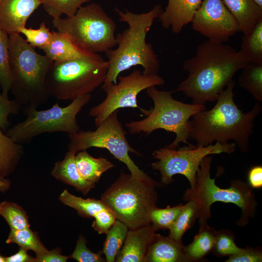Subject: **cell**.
Segmentation results:
<instances>
[{
  "label": "cell",
  "instance_id": "cell-20",
  "mask_svg": "<svg viewBox=\"0 0 262 262\" xmlns=\"http://www.w3.org/2000/svg\"><path fill=\"white\" fill-rule=\"evenodd\" d=\"M76 154V153L68 150L62 161L55 163L51 174L56 179L74 187L76 190L86 195L96 185L86 180L80 174L77 167Z\"/></svg>",
  "mask_w": 262,
  "mask_h": 262
},
{
  "label": "cell",
  "instance_id": "cell-32",
  "mask_svg": "<svg viewBox=\"0 0 262 262\" xmlns=\"http://www.w3.org/2000/svg\"><path fill=\"white\" fill-rule=\"evenodd\" d=\"M0 215L5 219L11 229L19 230L30 227L26 213L15 203L8 201L0 203Z\"/></svg>",
  "mask_w": 262,
  "mask_h": 262
},
{
  "label": "cell",
  "instance_id": "cell-35",
  "mask_svg": "<svg viewBox=\"0 0 262 262\" xmlns=\"http://www.w3.org/2000/svg\"><path fill=\"white\" fill-rule=\"evenodd\" d=\"M18 32L25 35L26 41L31 46L42 50L49 43L52 36V32L47 28L45 21L40 23L37 29L24 27L20 28Z\"/></svg>",
  "mask_w": 262,
  "mask_h": 262
},
{
  "label": "cell",
  "instance_id": "cell-39",
  "mask_svg": "<svg viewBox=\"0 0 262 262\" xmlns=\"http://www.w3.org/2000/svg\"><path fill=\"white\" fill-rule=\"evenodd\" d=\"M262 253L260 250L251 248H242L239 252L229 256L226 262H260Z\"/></svg>",
  "mask_w": 262,
  "mask_h": 262
},
{
  "label": "cell",
  "instance_id": "cell-26",
  "mask_svg": "<svg viewBox=\"0 0 262 262\" xmlns=\"http://www.w3.org/2000/svg\"><path fill=\"white\" fill-rule=\"evenodd\" d=\"M215 234L207 225L200 229L193 242L184 246L188 262L201 259L210 251L214 246Z\"/></svg>",
  "mask_w": 262,
  "mask_h": 262
},
{
  "label": "cell",
  "instance_id": "cell-42",
  "mask_svg": "<svg viewBox=\"0 0 262 262\" xmlns=\"http://www.w3.org/2000/svg\"><path fill=\"white\" fill-rule=\"evenodd\" d=\"M28 250L20 247L15 254L6 257V262H33L34 258L27 253Z\"/></svg>",
  "mask_w": 262,
  "mask_h": 262
},
{
  "label": "cell",
  "instance_id": "cell-34",
  "mask_svg": "<svg viewBox=\"0 0 262 262\" xmlns=\"http://www.w3.org/2000/svg\"><path fill=\"white\" fill-rule=\"evenodd\" d=\"M183 204H179L174 207L167 206L165 208L157 207L150 213V223L158 229H169L181 211Z\"/></svg>",
  "mask_w": 262,
  "mask_h": 262
},
{
  "label": "cell",
  "instance_id": "cell-17",
  "mask_svg": "<svg viewBox=\"0 0 262 262\" xmlns=\"http://www.w3.org/2000/svg\"><path fill=\"white\" fill-rule=\"evenodd\" d=\"M157 230L151 224L137 229H129L115 262H146L148 248Z\"/></svg>",
  "mask_w": 262,
  "mask_h": 262
},
{
  "label": "cell",
  "instance_id": "cell-40",
  "mask_svg": "<svg viewBox=\"0 0 262 262\" xmlns=\"http://www.w3.org/2000/svg\"><path fill=\"white\" fill-rule=\"evenodd\" d=\"M69 258V256L61 255L59 248H55L36 255L33 262H66Z\"/></svg>",
  "mask_w": 262,
  "mask_h": 262
},
{
  "label": "cell",
  "instance_id": "cell-24",
  "mask_svg": "<svg viewBox=\"0 0 262 262\" xmlns=\"http://www.w3.org/2000/svg\"><path fill=\"white\" fill-rule=\"evenodd\" d=\"M0 127V178H4L16 168L23 153L20 143L3 132Z\"/></svg>",
  "mask_w": 262,
  "mask_h": 262
},
{
  "label": "cell",
  "instance_id": "cell-43",
  "mask_svg": "<svg viewBox=\"0 0 262 262\" xmlns=\"http://www.w3.org/2000/svg\"><path fill=\"white\" fill-rule=\"evenodd\" d=\"M9 181L4 179V178H0V190L2 191L6 190V187L9 186Z\"/></svg>",
  "mask_w": 262,
  "mask_h": 262
},
{
  "label": "cell",
  "instance_id": "cell-9",
  "mask_svg": "<svg viewBox=\"0 0 262 262\" xmlns=\"http://www.w3.org/2000/svg\"><path fill=\"white\" fill-rule=\"evenodd\" d=\"M52 25L57 31L68 34L83 51L106 52L116 45L115 23L95 2L82 6L72 16L53 19Z\"/></svg>",
  "mask_w": 262,
  "mask_h": 262
},
{
  "label": "cell",
  "instance_id": "cell-38",
  "mask_svg": "<svg viewBox=\"0 0 262 262\" xmlns=\"http://www.w3.org/2000/svg\"><path fill=\"white\" fill-rule=\"evenodd\" d=\"M216 252L221 256L231 255L240 251L232 237L225 233H216L214 246Z\"/></svg>",
  "mask_w": 262,
  "mask_h": 262
},
{
  "label": "cell",
  "instance_id": "cell-41",
  "mask_svg": "<svg viewBox=\"0 0 262 262\" xmlns=\"http://www.w3.org/2000/svg\"><path fill=\"white\" fill-rule=\"evenodd\" d=\"M248 183L252 188H259L262 186V166L255 165L248 172Z\"/></svg>",
  "mask_w": 262,
  "mask_h": 262
},
{
  "label": "cell",
  "instance_id": "cell-16",
  "mask_svg": "<svg viewBox=\"0 0 262 262\" xmlns=\"http://www.w3.org/2000/svg\"><path fill=\"white\" fill-rule=\"evenodd\" d=\"M41 4V0H0V27L9 35L19 33Z\"/></svg>",
  "mask_w": 262,
  "mask_h": 262
},
{
  "label": "cell",
  "instance_id": "cell-37",
  "mask_svg": "<svg viewBox=\"0 0 262 262\" xmlns=\"http://www.w3.org/2000/svg\"><path fill=\"white\" fill-rule=\"evenodd\" d=\"M21 109L22 106L16 100H9L0 92V127L3 131L9 126V115L18 114Z\"/></svg>",
  "mask_w": 262,
  "mask_h": 262
},
{
  "label": "cell",
  "instance_id": "cell-44",
  "mask_svg": "<svg viewBox=\"0 0 262 262\" xmlns=\"http://www.w3.org/2000/svg\"><path fill=\"white\" fill-rule=\"evenodd\" d=\"M260 7L262 8V0H253Z\"/></svg>",
  "mask_w": 262,
  "mask_h": 262
},
{
  "label": "cell",
  "instance_id": "cell-12",
  "mask_svg": "<svg viewBox=\"0 0 262 262\" xmlns=\"http://www.w3.org/2000/svg\"><path fill=\"white\" fill-rule=\"evenodd\" d=\"M188 145L178 149L165 147L153 152V157L157 161L151 165L154 170L160 171L162 183L169 184L174 181L173 176L180 174L187 179L190 188H193L197 171L205 157L222 153L230 154L235 151L236 147L234 143L215 142L207 146H194L191 144Z\"/></svg>",
  "mask_w": 262,
  "mask_h": 262
},
{
  "label": "cell",
  "instance_id": "cell-25",
  "mask_svg": "<svg viewBox=\"0 0 262 262\" xmlns=\"http://www.w3.org/2000/svg\"><path fill=\"white\" fill-rule=\"evenodd\" d=\"M239 77L240 87L247 90L258 102L262 101V63H249Z\"/></svg>",
  "mask_w": 262,
  "mask_h": 262
},
{
  "label": "cell",
  "instance_id": "cell-29",
  "mask_svg": "<svg viewBox=\"0 0 262 262\" xmlns=\"http://www.w3.org/2000/svg\"><path fill=\"white\" fill-rule=\"evenodd\" d=\"M241 48L250 63H262V21L244 34Z\"/></svg>",
  "mask_w": 262,
  "mask_h": 262
},
{
  "label": "cell",
  "instance_id": "cell-36",
  "mask_svg": "<svg viewBox=\"0 0 262 262\" xmlns=\"http://www.w3.org/2000/svg\"><path fill=\"white\" fill-rule=\"evenodd\" d=\"M102 250L98 253L91 251L86 246V241L83 236L80 235L77 240L75 249L69 258L79 262H104L106 259L102 257Z\"/></svg>",
  "mask_w": 262,
  "mask_h": 262
},
{
  "label": "cell",
  "instance_id": "cell-13",
  "mask_svg": "<svg viewBox=\"0 0 262 262\" xmlns=\"http://www.w3.org/2000/svg\"><path fill=\"white\" fill-rule=\"evenodd\" d=\"M119 82L101 87L106 96L99 104L92 107L89 115L95 118V124L98 126L110 114L120 108L139 109L146 116L150 110L140 108L137 97L143 90L151 86L164 85V80L157 74H147L138 69L125 76H118Z\"/></svg>",
  "mask_w": 262,
  "mask_h": 262
},
{
  "label": "cell",
  "instance_id": "cell-1",
  "mask_svg": "<svg viewBox=\"0 0 262 262\" xmlns=\"http://www.w3.org/2000/svg\"><path fill=\"white\" fill-rule=\"evenodd\" d=\"M249 63L241 50L208 40L198 46L195 56L184 62L188 76L173 91L181 92L194 104L216 101L235 74Z\"/></svg>",
  "mask_w": 262,
  "mask_h": 262
},
{
  "label": "cell",
  "instance_id": "cell-21",
  "mask_svg": "<svg viewBox=\"0 0 262 262\" xmlns=\"http://www.w3.org/2000/svg\"><path fill=\"white\" fill-rule=\"evenodd\" d=\"M237 21L244 34L252 31L262 21V8L253 0H222Z\"/></svg>",
  "mask_w": 262,
  "mask_h": 262
},
{
  "label": "cell",
  "instance_id": "cell-19",
  "mask_svg": "<svg viewBox=\"0 0 262 262\" xmlns=\"http://www.w3.org/2000/svg\"><path fill=\"white\" fill-rule=\"evenodd\" d=\"M188 262L184 246L169 237L156 233L149 246L146 262Z\"/></svg>",
  "mask_w": 262,
  "mask_h": 262
},
{
  "label": "cell",
  "instance_id": "cell-15",
  "mask_svg": "<svg viewBox=\"0 0 262 262\" xmlns=\"http://www.w3.org/2000/svg\"><path fill=\"white\" fill-rule=\"evenodd\" d=\"M59 199L65 205L77 210L81 216L94 217L92 227L98 234H106L116 220L113 212L101 199H84L73 195L66 189L60 194Z\"/></svg>",
  "mask_w": 262,
  "mask_h": 262
},
{
  "label": "cell",
  "instance_id": "cell-33",
  "mask_svg": "<svg viewBox=\"0 0 262 262\" xmlns=\"http://www.w3.org/2000/svg\"><path fill=\"white\" fill-rule=\"evenodd\" d=\"M91 0H41L45 11L52 17L58 18L65 14L73 16L82 5Z\"/></svg>",
  "mask_w": 262,
  "mask_h": 262
},
{
  "label": "cell",
  "instance_id": "cell-18",
  "mask_svg": "<svg viewBox=\"0 0 262 262\" xmlns=\"http://www.w3.org/2000/svg\"><path fill=\"white\" fill-rule=\"evenodd\" d=\"M203 0H168L165 10L158 17L163 27L171 29L175 34L180 33L183 27L191 23L194 15Z\"/></svg>",
  "mask_w": 262,
  "mask_h": 262
},
{
  "label": "cell",
  "instance_id": "cell-5",
  "mask_svg": "<svg viewBox=\"0 0 262 262\" xmlns=\"http://www.w3.org/2000/svg\"><path fill=\"white\" fill-rule=\"evenodd\" d=\"M212 161L213 157L209 155L203 159L196 174L195 185L185 191L184 200L196 202L200 229L207 225V220L211 217V206L215 202L233 203L240 207L242 214L238 225H246L256 211L257 202L252 188L248 182L238 180L231 181L229 188H219L215 184V179L211 177Z\"/></svg>",
  "mask_w": 262,
  "mask_h": 262
},
{
  "label": "cell",
  "instance_id": "cell-7",
  "mask_svg": "<svg viewBox=\"0 0 262 262\" xmlns=\"http://www.w3.org/2000/svg\"><path fill=\"white\" fill-rule=\"evenodd\" d=\"M158 183L152 179L138 180L122 172L101 195V199L129 229L150 223L151 212L156 207Z\"/></svg>",
  "mask_w": 262,
  "mask_h": 262
},
{
  "label": "cell",
  "instance_id": "cell-45",
  "mask_svg": "<svg viewBox=\"0 0 262 262\" xmlns=\"http://www.w3.org/2000/svg\"><path fill=\"white\" fill-rule=\"evenodd\" d=\"M0 262H6V257L0 255Z\"/></svg>",
  "mask_w": 262,
  "mask_h": 262
},
{
  "label": "cell",
  "instance_id": "cell-27",
  "mask_svg": "<svg viewBox=\"0 0 262 262\" xmlns=\"http://www.w3.org/2000/svg\"><path fill=\"white\" fill-rule=\"evenodd\" d=\"M129 229L121 221L116 220L106 234L102 252L107 262H114L126 239Z\"/></svg>",
  "mask_w": 262,
  "mask_h": 262
},
{
  "label": "cell",
  "instance_id": "cell-14",
  "mask_svg": "<svg viewBox=\"0 0 262 262\" xmlns=\"http://www.w3.org/2000/svg\"><path fill=\"white\" fill-rule=\"evenodd\" d=\"M191 23L194 30L215 43H224L240 32L237 21L222 0H203Z\"/></svg>",
  "mask_w": 262,
  "mask_h": 262
},
{
  "label": "cell",
  "instance_id": "cell-10",
  "mask_svg": "<svg viewBox=\"0 0 262 262\" xmlns=\"http://www.w3.org/2000/svg\"><path fill=\"white\" fill-rule=\"evenodd\" d=\"M91 98V95L89 94L73 100L66 107L56 103L45 110L33 107L23 109L26 119L9 129L6 135L21 144L44 133H75L80 130L77 115Z\"/></svg>",
  "mask_w": 262,
  "mask_h": 262
},
{
  "label": "cell",
  "instance_id": "cell-28",
  "mask_svg": "<svg viewBox=\"0 0 262 262\" xmlns=\"http://www.w3.org/2000/svg\"><path fill=\"white\" fill-rule=\"evenodd\" d=\"M197 218L198 215L196 203L194 200H190L183 205L175 222L169 229L168 236L176 242L182 244L183 234Z\"/></svg>",
  "mask_w": 262,
  "mask_h": 262
},
{
  "label": "cell",
  "instance_id": "cell-11",
  "mask_svg": "<svg viewBox=\"0 0 262 262\" xmlns=\"http://www.w3.org/2000/svg\"><path fill=\"white\" fill-rule=\"evenodd\" d=\"M118 110L110 114L95 131L80 130L68 134V150L77 153L90 147L107 149L116 159L124 163L134 178L149 180L151 178L141 170L131 160L129 152L142 155L129 144L126 132L118 119Z\"/></svg>",
  "mask_w": 262,
  "mask_h": 262
},
{
  "label": "cell",
  "instance_id": "cell-23",
  "mask_svg": "<svg viewBox=\"0 0 262 262\" xmlns=\"http://www.w3.org/2000/svg\"><path fill=\"white\" fill-rule=\"evenodd\" d=\"M76 162L78 170L82 178L95 184L99 181L103 173L114 167V164L106 158H94L86 150L77 153Z\"/></svg>",
  "mask_w": 262,
  "mask_h": 262
},
{
  "label": "cell",
  "instance_id": "cell-22",
  "mask_svg": "<svg viewBox=\"0 0 262 262\" xmlns=\"http://www.w3.org/2000/svg\"><path fill=\"white\" fill-rule=\"evenodd\" d=\"M49 43L43 49L45 55L53 62L58 63L82 57L87 51L78 48L69 35L52 31Z\"/></svg>",
  "mask_w": 262,
  "mask_h": 262
},
{
  "label": "cell",
  "instance_id": "cell-30",
  "mask_svg": "<svg viewBox=\"0 0 262 262\" xmlns=\"http://www.w3.org/2000/svg\"><path fill=\"white\" fill-rule=\"evenodd\" d=\"M13 76L9 64V34L0 27V87L6 98L10 91Z\"/></svg>",
  "mask_w": 262,
  "mask_h": 262
},
{
  "label": "cell",
  "instance_id": "cell-6",
  "mask_svg": "<svg viewBox=\"0 0 262 262\" xmlns=\"http://www.w3.org/2000/svg\"><path fill=\"white\" fill-rule=\"evenodd\" d=\"M107 60L98 53L85 52L78 58L53 62L46 80L49 96L58 100H74L90 94L105 80Z\"/></svg>",
  "mask_w": 262,
  "mask_h": 262
},
{
  "label": "cell",
  "instance_id": "cell-3",
  "mask_svg": "<svg viewBox=\"0 0 262 262\" xmlns=\"http://www.w3.org/2000/svg\"><path fill=\"white\" fill-rule=\"evenodd\" d=\"M115 11L121 22H126L128 28L115 36L117 48L110 49L105 53L108 69L102 86L117 83L119 74L132 66H141L143 72L157 74L160 62L151 44L147 43L146 36L155 19L163 12L158 4L146 13L135 14L126 9L125 12L116 8Z\"/></svg>",
  "mask_w": 262,
  "mask_h": 262
},
{
  "label": "cell",
  "instance_id": "cell-8",
  "mask_svg": "<svg viewBox=\"0 0 262 262\" xmlns=\"http://www.w3.org/2000/svg\"><path fill=\"white\" fill-rule=\"evenodd\" d=\"M146 91L154 106L144 119L125 123L129 132L131 134L142 133L148 135L157 130L163 129L176 135L175 139L166 147L176 149L180 143L190 144L189 122L194 115L206 109L205 106L175 99L172 96L173 91H161L156 86L148 87Z\"/></svg>",
  "mask_w": 262,
  "mask_h": 262
},
{
  "label": "cell",
  "instance_id": "cell-4",
  "mask_svg": "<svg viewBox=\"0 0 262 262\" xmlns=\"http://www.w3.org/2000/svg\"><path fill=\"white\" fill-rule=\"evenodd\" d=\"M9 64L13 76L10 91L22 109L45 104L49 95L46 80L53 62L38 53L20 33L9 35Z\"/></svg>",
  "mask_w": 262,
  "mask_h": 262
},
{
  "label": "cell",
  "instance_id": "cell-31",
  "mask_svg": "<svg viewBox=\"0 0 262 262\" xmlns=\"http://www.w3.org/2000/svg\"><path fill=\"white\" fill-rule=\"evenodd\" d=\"M6 243L16 244L20 247L33 251L36 255L48 250L42 243L37 234L31 230L30 228L19 230L11 229Z\"/></svg>",
  "mask_w": 262,
  "mask_h": 262
},
{
  "label": "cell",
  "instance_id": "cell-2",
  "mask_svg": "<svg viewBox=\"0 0 262 262\" xmlns=\"http://www.w3.org/2000/svg\"><path fill=\"white\" fill-rule=\"evenodd\" d=\"M235 82L232 81L220 93L214 106L194 115L189 122V138L198 146H207L214 142L224 144L233 141L241 152L248 150L254 122L262 111L260 102L246 113L234 100Z\"/></svg>",
  "mask_w": 262,
  "mask_h": 262
}]
</instances>
